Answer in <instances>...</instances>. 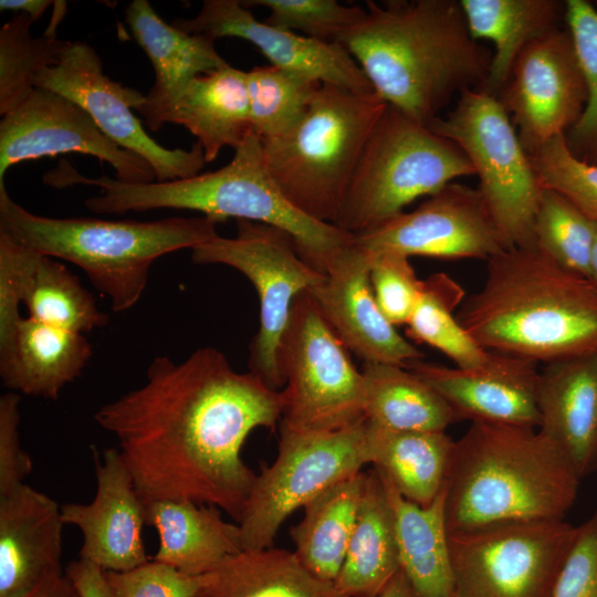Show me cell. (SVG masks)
<instances>
[{
  "label": "cell",
  "instance_id": "29",
  "mask_svg": "<svg viewBox=\"0 0 597 597\" xmlns=\"http://www.w3.org/2000/svg\"><path fill=\"white\" fill-rule=\"evenodd\" d=\"M378 473L392 511L400 569L419 597H453L446 490L421 506L405 499Z\"/></svg>",
  "mask_w": 597,
  "mask_h": 597
},
{
  "label": "cell",
  "instance_id": "34",
  "mask_svg": "<svg viewBox=\"0 0 597 597\" xmlns=\"http://www.w3.org/2000/svg\"><path fill=\"white\" fill-rule=\"evenodd\" d=\"M365 473L359 472L327 489L303 507L291 527L294 554L316 577L334 583L343 566L358 507Z\"/></svg>",
  "mask_w": 597,
  "mask_h": 597
},
{
  "label": "cell",
  "instance_id": "23",
  "mask_svg": "<svg viewBox=\"0 0 597 597\" xmlns=\"http://www.w3.org/2000/svg\"><path fill=\"white\" fill-rule=\"evenodd\" d=\"M61 505L25 483L0 494V597H25L63 573Z\"/></svg>",
  "mask_w": 597,
  "mask_h": 597
},
{
  "label": "cell",
  "instance_id": "41",
  "mask_svg": "<svg viewBox=\"0 0 597 597\" xmlns=\"http://www.w3.org/2000/svg\"><path fill=\"white\" fill-rule=\"evenodd\" d=\"M542 189L552 190L597 223V165L576 156L565 135L530 155Z\"/></svg>",
  "mask_w": 597,
  "mask_h": 597
},
{
  "label": "cell",
  "instance_id": "33",
  "mask_svg": "<svg viewBox=\"0 0 597 597\" xmlns=\"http://www.w3.org/2000/svg\"><path fill=\"white\" fill-rule=\"evenodd\" d=\"M196 597H346L307 570L293 551L242 549L205 575Z\"/></svg>",
  "mask_w": 597,
  "mask_h": 597
},
{
  "label": "cell",
  "instance_id": "37",
  "mask_svg": "<svg viewBox=\"0 0 597 597\" xmlns=\"http://www.w3.org/2000/svg\"><path fill=\"white\" fill-rule=\"evenodd\" d=\"M34 21L24 13L14 15L0 29V114L10 113L36 88L35 77L61 60L70 41L56 36L50 23L41 36H33Z\"/></svg>",
  "mask_w": 597,
  "mask_h": 597
},
{
  "label": "cell",
  "instance_id": "27",
  "mask_svg": "<svg viewBox=\"0 0 597 597\" xmlns=\"http://www.w3.org/2000/svg\"><path fill=\"white\" fill-rule=\"evenodd\" d=\"M184 126L197 137L206 163L226 147L237 149L253 130L247 73L230 64L193 78L178 100L157 119Z\"/></svg>",
  "mask_w": 597,
  "mask_h": 597
},
{
  "label": "cell",
  "instance_id": "5",
  "mask_svg": "<svg viewBox=\"0 0 597 597\" xmlns=\"http://www.w3.org/2000/svg\"><path fill=\"white\" fill-rule=\"evenodd\" d=\"M580 480L538 429L471 422L455 440L444 484L448 532L565 520Z\"/></svg>",
  "mask_w": 597,
  "mask_h": 597
},
{
  "label": "cell",
  "instance_id": "36",
  "mask_svg": "<svg viewBox=\"0 0 597 597\" xmlns=\"http://www.w3.org/2000/svg\"><path fill=\"white\" fill-rule=\"evenodd\" d=\"M465 297L461 285L444 273L422 280L419 300L407 322L408 336L448 356L455 367L476 368L491 356L468 333L455 310Z\"/></svg>",
  "mask_w": 597,
  "mask_h": 597
},
{
  "label": "cell",
  "instance_id": "30",
  "mask_svg": "<svg viewBox=\"0 0 597 597\" xmlns=\"http://www.w3.org/2000/svg\"><path fill=\"white\" fill-rule=\"evenodd\" d=\"M399 569L391 506L373 469L365 473L355 526L334 585L346 597H377Z\"/></svg>",
  "mask_w": 597,
  "mask_h": 597
},
{
  "label": "cell",
  "instance_id": "13",
  "mask_svg": "<svg viewBox=\"0 0 597 597\" xmlns=\"http://www.w3.org/2000/svg\"><path fill=\"white\" fill-rule=\"evenodd\" d=\"M576 533L565 520L449 532L453 597H552Z\"/></svg>",
  "mask_w": 597,
  "mask_h": 597
},
{
  "label": "cell",
  "instance_id": "31",
  "mask_svg": "<svg viewBox=\"0 0 597 597\" xmlns=\"http://www.w3.org/2000/svg\"><path fill=\"white\" fill-rule=\"evenodd\" d=\"M454 443L446 431H397L366 420L369 464L405 499L421 506L444 489Z\"/></svg>",
  "mask_w": 597,
  "mask_h": 597
},
{
  "label": "cell",
  "instance_id": "49",
  "mask_svg": "<svg viewBox=\"0 0 597 597\" xmlns=\"http://www.w3.org/2000/svg\"><path fill=\"white\" fill-rule=\"evenodd\" d=\"M54 3L49 0H1V11L10 10L18 13L28 14L34 22L39 20L46 9Z\"/></svg>",
  "mask_w": 597,
  "mask_h": 597
},
{
  "label": "cell",
  "instance_id": "43",
  "mask_svg": "<svg viewBox=\"0 0 597 597\" xmlns=\"http://www.w3.org/2000/svg\"><path fill=\"white\" fill-rule=\"evenodd\" d=\"M366 253L370 284L380 311L392 325L407 324L419 300L422 280L417 277L409 258L404 254Z\"/></svg>",
  "mask_w": 597,
  "mask_h": 597
},
{
  "label": "cell",
  "instance_id": "44",
  "mask_svg": "<svg viewBox=\"0 0 597 597\" xmlns=\"http://www.w3.org/2000/svg\"><path fill=\"white\" fill-rule=\"evenodd\" d=\"M107 597H196L205 575L191 576L154 559L127 570H104Z\"/></svg>",
  "mask_w": 597,
  "mask_h": 597
},
{
  "label": "cell",
  "instance_id": "20",
  "mask_svg": "<svg viewBox=\"0 0 597 597\" xmlns=\"http://www.w3.org/2000/svg\"><path fill=\"white\" fill-rule=\"evenodd\" d=\"M96 493L92 502L61 505L64 524L82 534L80 558L103 570H127L148 562L143 541L145 502L116 448L93 447Z\"/></svg>",
  "mask_w": 597,
  "mask_h": 597
},
{
  "label": "cell",
  "instance_id": "46",
  "mask_svg": "<svg viewBox=\"0 0 597 597\" xmlns=\"http://www.w3.org/2000/svg\"><path fill=\"white\" fill-rule=\"evenodd\" d=\"M20 395L9 391L0 397V494L20 484L33 469L32 459L19 439Z\"/></svg>",
  "mask_w": 597,
  "mask_h": 597
},
{
  "label": "cell",
  "instance_id": "40",
  "mask_svg": "<svg viewBox=\"0 0 597 597\" xmlns=\"http://www.w3.org/2000/svg\"><path fill=\"white\" fill-rule=\"evenodd\" d=\"M565 22L585 78V108L566 133L572 151L597 165V9L585 0H567Z\"/></svg>",
  "mask_w": 597,
  "mask_h": 597
},
{
  "label": "cell",
  "instance_id": "26",
  "mask_svg": "<svg viewBox=\"0 0 597 597\" xmlns=\"http://www.w3.org/2000/svg\"><path fill=\"white\" fill-rule=\"evenodd\" d=\"M126 23L151 62L155 81L136 109L154 130L158 117L184 93L190 82L229 63L217 52L212 38L186 33L168 24L147 0L126 8Z\"/></svg>",
  "mask_w": 597,
  "mask_h": 597
},
{
  "label": "cell",
  "instance_id": "8",
  "mask_svg": "<svg viewBox=\"0 0 597 597\" xmlns=\"http://www.w3.org/2000/svg\"><path fill=\"white\" fill-rule=\"evenodd\" d=\"M473 175L459 146L388 104L364 146L335 226L355 237L368 233L416 199Z\"/></svg>",
  "mask_w": 597,
  "mask_h": 597
},
{
  "label": "cell",
  "instance_id": "11",
  "mask_svg": "<svg viewBox=\"0 0 597 597\" xmlns=\"http://www.w3.org/2000/svg\"><path fill=\"white\" fill-rule=\"evenodd\" d=\"M367 464L366 419L331 432L280 426L276 457L255 475L237 522L242 549L273 546L291 514Z\"/></svg>",
  "mask_w": 597,
  "mask_h": 597
},
{
  "label": "cell",
  "instance_id": "35",
  "mask_svg": "<svg viewBox=\"0 0 597 597\" xmlns=\"http://www.w3.org/2000/svg\"><path fill=\"white\" fill-rule=\"evenodd\" d=\"M365 419L397 431H446L458 421L439 392L404 366L364 363Z\"/></svg>",
  "mask_w": 597,
  "mask_h": 597
},
{
  "label": "cell",
  "instance_id": "17",
  "mask_svg": "<svg viewBox=\"0 0 597 597\" xmlns=\"http://www.w3.org/2000/svg\"><path fill=\"white\" fill-rule=\"evenodd\" d=\"M362 249L442 260H489L504 250L479 189L453 181L412 211L355 237Z\"/></svg>",
  "mask_w": 597,
  "mask_h": 597
},
{
  "label": "cell",
  "instance_id": "47",
  "mask_svg": "<svg viewBox=\"0 0 597 597\" xmlns=\"http://www.w3.org/2000/svg\"><path fill=\"white\" fill-rule=\"evenodd\" d=\"M64 573L81 597H107L104 570L96 564L78 557L69 563Z\"/></svg>",
  "mask_w": 597,
  "mask_h": 597
},
{
  "label": "cell",
  "instance_id": "48",
  "mask_svg": "<svg viewBox=\"0 0 597 597\" xmlns=\"http://www.w3.org/2000/svg\"><path fill=\"white\" fill-rule=\"evenodd\" d=\"M25 597H81L65 573L55 574L45 579Z\"/></svg>",
  "mask_w": 597,
  "mask_h": 597
},
{
  "label": "cell",
  "instance_id": "42",
  "mask_svg": "<svg viewBox=\"0 0 597 597\" xmlns=\"http://www.w3.org/2000/svg\"><path fill=\"white\" fill-rule=\"evenodd\" d=\"M248 7H264L270 14L264 22L324 42L338 39L365 14L359 6H346L335 0H249Z\"/></svg>",
  "mask_w": 597,
  "mask_h": 597
},
{
  "label": "cell",
  "instance_id": "45",
  "mask_svg": "<svg viewBox=\"0 0 597 597\" xmlns=\"http://www.w3.org/2000/svg\"><path fill=\"white\" fill-rule=\"evenodd\" d=\"M552 597H597V511L577 526Z\"/></svg>",
  "mask_w": 597,
  "mask_h": 597
},
{
  "label": "cell",
  "instance_id": "38",
  "mask_svg": "<svg viewBox=\"0 0 597 597\" xmlns=\"http://www.w3.org/2000/svg\"><path fill=\"white\" fill-rule=\"evenodd\" d=\"M245 73L252 128L262 140L292 130L323 84L306 74L271 64Z\"/></svg>",
  "mask_w": 597,
  "mask_h": 597
},
{
  "label": "cell",
  "instance_id": "9",
  "mask_svg": "<svg viewBox=\"0 0 597 597\" xmlns=\"http://www.w3.org/2000/svg\"><path fill=\"white\" fill-rule=\"evenodd\" d=\"M429 127L468 157L504 248L535 247L534 219L542 188L499 97L482 88L465 90L454 107Z\"/></svg>",
  "mask_w": 597,
  "mask_h": 597
},
{
  "label": "cell",
  "instance_id": "10",
  "mask_svg": "<svg viewBox=\"0 0 597 597\" xmlns=\"http://www.w3.org/2000/svg\"><path fill=\"white\" fill-rule=\"evenodd\" d=\"M279 367L284 378L279 426L331 432L365 419L362 370L308 291L293 302Z\"/></svg>",
  "mask_w": 597,
  "mask_h": 597
},
{
  "label": "cell",
  "instance_id": "28",
  "mask_svg": "<svg viewBox=\"0 0 597 597\" xmlns=\"http://www.w3.org/2000/svg\"><path fill=\"white\" fill-rule=\"evenodd\" d=\"M146 524L155 527L159 546L153 559L191 576L213 570L242 551L238 523L216 506L189 501L148 500Z\"/></svg>",
  "mask_w": 597,
  "mask_h": 597
},
{
  "label": "cell",
  "instance_id": "2",
  "mask_svg": "<svg viewBox=\"0 0 597 597\" xmlns=\"http://www.w3.org/2000/svg\"><path fill=\"white\" fill-rule=\"evenodd\" d=\"M339 39L390 106L429 124L457 94L483 88L492 55L458 0L367 1Z\"/></svg>",
  "mask_w": 597,
  "mask_h": 597
},
{
  "label": "cell",
  "instance_id": "32",
  "mask_svg": "<svg viewBox=\"0 0 597 597\" xmlns=\"http://www.w3.org/2000/svg\"><path fill=\"white\" fill-rule=\"evenodd\" d=\"M474 40L492 42L488 80L482 90L499 96L522 50L559 28L566 2L557 0H460Z\"/></svg>",
  "mask_w": 597,
  "mask_h": 597
},
{
  "label": "cell",
  "instance_id": "4",
  "mask_svg": "<svg viewBox=\"0 0 597 597\" xmlns=\"http://www.w3.org/2000/svg\"><path fill=\"white\" fill-rule=\"evenodd\" d=\"M51 180L55 188H101L100 195L85 200L86 208L98 214L186 209L219 221L234 218L279 228L294 239L301 256L324 274L335 254L355 241L354 234L310 218L286 200L268 170L262 140L254 130L234 149L226 166L189 178L147 184L124 182L104 175L92 179L63 160Z\"/></svg>",
  "mask_w": 597,
  "mask_h": 597
},
{
  "label": "cell",
  "instance_id": "1",
  "mask_svg": "<svg viewBox=\"0 0 597 597\" xmlns=\"http://www.w3.org/2000/svg\"><path fill=\"white\" fill-rule=\"evenodd\" d=\"M280 390L235 371L217 348L157 356L145 383L93 415L112 433L144 501L216 506L238 522L255 473L241 457L256 428L281 420Z\"/></svg>",
  "mask_w": 597,
  "mask_h": 597
},
{
  "label": "cell",
  "instance_id": "16",
  "mask_svg": "<svg viewBox=\"0 0 597 597\" xmlns=\"http://www.w3.org/2000/svg\"><path fill=\"white\" fill-rule=\"evenodd\" d=\"M78 153L109 164L121 181H156L150 165L119 147L76 103L50 90L36 87L0 121V184L8 169L23 160Z\"/></svg>",
  "mask_w": 597,
  "mask_h": 597
},
{
  "label": "cell",
  "instance_id": "19",
  "mask_svg": "<svg viewBox=\"0 0 597 597\" xmlns=\"http://www.w3.org/2000/svg\"><path fill=\"white\" fill-rule=\"evenodd\" d=\"M369 258L352 244L339 250L324 281L308 291L337 336L364 363L405 366L423 354L380 311L369 279Z\"/></svg>",
  "mask_w": 597,
  "mask_h": 597
},
{
  "label": "cell",
  "instance_id": "21",
  "mask_svg": "<svg viewBox=\"0 0 597 597\" xmlns=\"http://www.w3.org/2000/svg\"><path fill=\"white\" fill-rule=\"evenodd\" d=\"M21 305L39 322L83 335L109 321L61 260L0 232V323L19 317Z\"/></svg>",
  "mask_w": 597,
  "mask_h": 597
},
{
  "label": "cell",
  "instance_id": "6",
  "mask_svg": "<svg viewBox=\"0 0 597 597\" xmlns=\"http://www.w3.org/2000/svg\"><path fill=\"white\" fill-rule=\"evenodd\" d=\"M219 222L207 216L155 221L43 217L17 203L0 184V232L78 266L114 312L138 303L155 260L214 239Z\"/></svg>",
  "mask_w": 597,
  "mask_h": 597
},
{
  "label": "cell",
  "instance_id": "24",
  "mask_svg": "<svg viewBox=\"0 0 597 597\" xmlns=\"http://www.w3.org/2000/svg\"><path fill=\"white\" fill-rule=\"evenodd\" d=\"M93 354L83 334L22 315L0 324V378L10 391L56 400Z\"/></svg>",
  "mask_w": 597,
  "mask_h": 597
},
{
  "label": "cell",
  "instance_id": "51",
  "mask_svg": "<svg viewBox=\"0 0 597 597\" xmlns=\"http://www.w3.org/2000/svg\"><path fill=\"white\" fill-rule=\"evenodd\" d=\"M589 279L597 285V223H595V240L590 259Z\"/></svg>",
  "mask_w": 597,
  "mask_h": 597
},
{
  "label": "cell",
  "instance_id": "15",
  "mask_svg": "<svg viewBox=\"0 0 597 597\" xmlns=\"http://www.w3.org/2000/svg\"><path fill=\"white\" fill-rule=\"evenodd\" d=\"M498 97L528 155L552 138L566 135L587 101L585 78L568 30L557 28L527 44Z\"/></svg>",
  "mask_w": 597,
  "mask_h": 597
},
{
  "label": "cell",
  "instance_id": "3",
  "mask_svg": "<svg viewBox=\"0 0 597 597\" xmlns=\"http://www.w3.org/2000/svg\"><path fill=\"white\" fill-rule=\"evenodd\" d=\"M457 316L488 352L536 364L597 352V285L536 247L489 259L482 286Z\"/></svg>",
  "mask_w": 597,
  "mask_h": 597
},
{
  "label": "cell",
  "instance_id": "12",
  "mask_svg": "<svg viewBox=\"0 0 597 597\" xmlns=\"http://www.w3.org/2000/svg\"><path fill=\"white\" fill-rule=\"evenodd\" d=\"M198 264L235 269L253 284L260 303L259 329L250 344L249 371L274 390L284 387L279 350L294 300L320 285L325 274L300 254L285 231L260 222L237 220L234 238L220 235L191 250Z\"/></svg>",
  "mask_w": 597,
  "mask_h": 597
},
{
  "label": "cell",
  "instance_id": "25",
  "mask_svg": "<svg viewBox=\"0 0 597 597\" xmlns=\"http://www.w3.org/2000/svg\"><path fill=\"white\" fill-rule=\"evenodd\" d=\"M538 430L580 479L597 470V352L544 364L538 373Z\"/></svg>",
  "mask_w": 597,
  "mask_h": 597
},
{
  "label": "cell",
  "instance_id": "14",
  "mask_svg": "<svg viewBox=\"0 0 597 597\" xmlns=\"http://www.w3.org/2000/svg\"><path fill=\"white\" fill-rule=\"evenodd\" d=\"M35 87L59 93L81 106L111 140L146 160L156 181L196 176L206 164L198 142L188 150L169 149L146 133L132 111L139 107L145 95L111 80L96 51L85 42H70L59 63L38 74Z\"/></svg>",
  "mask_w": 597,
  "mask_h": 597
},
{
  "label": "cell",
  "instance_id": "22",
  "mask_svg": "<svg viewBox=\"0 0 597 597\" xmlns=\"http://www.w3.org/2000/svg\"><path fill=\"white\" fill-rule=\"evenodd\" d=\"M404 367L432 386L458 421L540 427V370L534 362L491 352L490 359L476 368L447 367L422 359Z\"/></svg>",
  "mask_w": 597,
  "mask_h": 597
},
{
  "label": "cell",
  "instance_id": "18",
  "mask_svg": "<svg viewBox=\"0 0 597 597\" xmlns=\"http://www.w3.org/2000/svg\"><path fill=\"white\" fill-rule=\"evenodd\" d=\"M213 40L234 36L255 45L271 65L360 94L376 93L362 67L338 42H324L259 21L238 0H206L192 19L171 23Z\"/></svg>",
  "mask_w": 597,
  "mask_h": 597
},
{
  "label": "cell",
  "instance_id": "7",
  "mask_svg": "<svg viewBox=\"0 0 597 597\" xmlns=\"http://www.w3.org/2000/svg\"><path fill=\"white\" fill-rule=\"evenodd\" d=\"M387 105L377 93L323 83L292 130L261 139L268 170L286 200L310 218L335 224L364 146Z\"/></svg>",
  "mask_w": 597,
  "mask_h": 597
},
{
  "label": "cell",
  "instance_id": "50",
  "mask_svg": "<svg viewBox=\"0 0 597 597\" xmlns=\"http://www.w3.org/2000/svg\"><path fill=\"white\" fill-rule=\"evenodd\" d=\"M377 597H419L401 569L389 580Z\"/></svg>",
  "mask_w": 597,
  "mask_h": 597
},
{
  "label": "cell",
  "instance_id": "39",
  "mask_svg": "<svg viewBox=\"0 0 597 597\" xmlns=\"http://www.w3.org/2000/svg\"><path fill=\"white\" fill-rule=\"evenodd\" d=\"M594 240V221L558 193L542 189L534 219V241L540 251L589 277Z\"/></svg>",
  "mask_w": 597,
  "mask_h": 597
}]
</instances>
